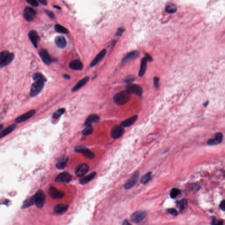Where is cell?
<instances>
[{
  "mask_svg": "<svg viewBox=\"0 0 225 225\" xmlns=\"http://www.w3.org/2000/svg\"><path fill=\"white\" fill-rule=\"evenodd\" d=\"M131 93L127 90L120 91L114 95L113 101L117 105H121L125 104L128 102L130 98Z\"/></svg>",
  "mask_w": 225,
  "mask_h": 225,
  "instance_id": "obj_1",
  "label": "cell"
},
{
  "mask_svg": "<svg viewBox=\"0 0 225 225\" xmlns=\"http://www.w3.org/2000/svg\"><path fill=\"white\" fill-rule=\"evenodd\" d=\"M45 82V81H35L31 88L30 96L33 97L37 96L43 89Z\"/></svg>",
  "mask_w": 225,
  "mask_h": 225,
  "instance_id": "obj_2",
  "label": "cell"
},
{
  "mask_svg": "<svg viewBox=\"0 0 225 225\" xmlns=\"http://www.w3.org/2000/svg\"><path fill=\"white\" fill-rule=\"evenodd\" d=\"M35 204L38 208H42L45 201V192L41 190L38 191L34 196Z\"/></svg>",
  "mask_w": 225,
  "mask_h": 225,
  "instance_id": "obj_3",
  "label": "cell"
},
{
  "mask_svg": "<svg viewBox=\"0 0 225 225\" xmlns=\"http://www.w3.org/2000/svg\"><path fill=\"white\" fill-rule=\"evenodd\" d=\"M75 151L77 153H81L83 155L89 159H93L95 157V154L89 149L84 146H80L76 147Z\"/></svg>",
  "mask_w": 225,
  "mask_h": 225,
  "instance_id": "obj_4",
  "label": "cell"
},
{
  "mask_svg": "<svg viewBox=\"0 0 225 225\" xmlns=\"http://www.w3.org/2000/svg\"><path fill=\"white\" fill-rule=\"evenodd\" d=\"M146 215L147 213L145 211H137L132 214L130 220L134 223H139L145 219Z\"/></svg>",
  "mask_w": 225,
  "mask_h": 225,
  "instance_id": "obj_5",
  "label": "cell"
},
{
  "mask_svg": "<svg viewBox=\"0 0 225 225\" xmlns=\"http://www.w3.org/2000/svg\"><path fill=\"white\" fill-rule=\"evenodd\" d=\"M139 176V171H137L134 172L132 176L127 181L126 183L124 185V188L125 190H129V189L133 187L138 182Z\"/></svg>",
  "mask_w": 225,
  "mask_h": 225,
  "instance_id": "obj_6",
  "label": "cell"
},
{
  "mask_svg": "<svg viewBox=\"0 0 225 225\" xmlns=\"http://www.w3.org/2000/svg\"><path fill=\"white\" fill-rule=\"evenodd\" d=\"M125 129L121 126H115L111 130V137L113 139H118L123 135Z\"/></svg>",
  "mask_w": 225,
  "mask_h": 225,
  "instance_id": "obj_7",
  "label": "cell"
},
{
  "mask_svg": "<svg viewBox=\"0 0 225 225\" xmlns=\"http://www.w3.org/2000/svg\"><path fill=\"white\" fill-rule=\"evenodd\" d=\"M126 90L129 91L130 93L134 94L136 96H141L142 95V88L135 84H129L126 87Z\"/></svg>",
  "mask_w": 225,
  "mask_h": 225,
  "instance_id": "obj_8",
  "label": "cell"
},
{
  "mask_svg": "<svg viewBox=\"0 0 225 225\" xmlns=\"http://www.w3.org/2000/svg\"><path fill=\"white\" fill-rule=\"evenodd\" d=\"M71 175L67 172H62L58 175L55 179V182L57 183H67L71 181Z\"/></svg>",
  "mask_w": 225,
  "mask_h": 225,
  "instance_id": "obj_9",
  "label": "cell"
},
{
  "mask_svg": "<svg viewBox=\"0 0 225 225\" xmlns=\"http://www.w3.org/2000/svg\"><path fill=\"white\" fill-rule=\"evenodd\" d=\"M49 195L53 199L57 200L63 197L64 194L63 192L60 191L55 187L51 186L49 190Z\"/></svg>",
  "mask_w": 225,
  "mask_h": 225,
  "instance_id": "obj_10",
  "label": "cell"
},
{
  "mask_svg": "<svg viewBox=\"0 0 225 225\" xmlns=\"http://www.w3.org/2000/svg\"><path fill=\"white\" fill-rule=\"evenodd\" d=\"M36 16L35 11L30 7H27L25 8L23 12V16L26 21L30 22L32 21Z\"/></svg>",
  "mask_w": 225,
  "mask_h": 225,
  "instance_id": "obj_11",
  "label": "cell"
},
{
  "mask_svg": "<svg viewBox=\"0 0 225 225\" xmlns=\"http://www.w3.org/2000/svg\"><path fill=\"white\" fill-rule=\"evenodd\" d=\"M35 113H36V111L35 110H31L30 111L16 118L15 120V122L16 123H20L24 122L32 117Z\"/></svg>",
  "mask_w": 225,
  "mask_h": 225,
  "instance_id": "obj_12",
  "label": "cell"
},
{
  "mask_svg": "<svg viewBox=\"0 0 225 225\" xmlns=\"http://www.w3.org/2000/svg\"><path fill=\"white\" fill-rule=\"evenodd\" d=\"M89 166L86 163L79 165L76 170L75 174L77 177H82L88 171Z\"/></svg>",
  "mask_w": 225,
  "mask_h": 225,
  "instance_id": "obj_13",
  "label": "cell"
},
{
  "mask_svg": "<svg viewBox=\"0 0 225 225\" xmlns=\"http://www.w3.org/2000/svg\"><path fill=\"white\" fill-rule=\"evenodd\" d=\"M39 54L43 62L47 65H49L51 63V57L48 52L46 49H42L40 50Z\"/></svg>",
  "mask_w": 225,
  "mask_h": 225,
  "instance_id": "obj_14",
  "label": "cell"
},
{
  "mask_svg": "<svg viewBox=\"0 0 225 225\" xmlns=\"http://www.w3.org/2000/svg\"><path fill=\"white\" fill-rule=\"evenodd\" d=\"M28 37L34 47H38V43L40 41V38L38 33L35 30H31L29 33Z\"/></svg>",
  "mask_w": 225,
  "mask_h": 225,
  "instance_id": "obj_15",
  "label": "cell"
},
{
  "mask_svg": "<svg viewBox=\"0 0 225 225\" xmlns=\"http://www.w3.org/2000/svg\"><path fill=\"white\" fill-rule=\"evenodd\" d=\"M223 135L222 133L218 132L215 134L214 139H210L207 142V145L213 146L219 144L222 142Z\"/></svg>",
  "mask_w": 225,
  "mask_h": 225,
  "instance_id": "obj_16",
  "label": "cell"
},
{
  "mask_svg": "<svg viewBox=\"0 0 225 225\" xmlns=\"http://www.w3.org/2000/svg\"><path fill=\"white\" fill-rule=\"evenodd\" d=\"M99 117L96 114H91L89 115L85 120L84 125L85 126H91L92 123H97L99 121Z\"/></svg>",
  "mask_w": 225,
  "mask_h": 225,
  "instance_id": "obj_17",
  "label": "cell"
},
{
  "mask_svg": "<svg viewBox=\"0 0 225 225\" xmlns=\"http://www.w3.org/2000/svg\"><path fill=\"white\" fill-rule=\"evenodd\" d=\"M14 54L12 53H8L0 63V67H3L8 65L14 59Z\"/></svg>",
  "mask_w": 225,
  "mask_h": 225,
  "instance_id": "obj_18",
  "label": "cell"
},
{
  "mask_svg": "<svg viewBox=\"0 0 225 225\" xmlns=\"http://www.w3.org/2000/svg\"><path fill=\"white\" fill-rule=\"evenodd\" d=\"M137 119H138V116L137 115H134V116H132V117L122 121L120 123V125L123 127H128L131 126L135 123Z\"/></svg>",
  "mask_w": 225,
  "mask_h": 225,
  "instance_id": "obj_19",
  "label": "cell"
},
{
  "mask_svg": "<svg viewBox=\"0 0 225 225\" xmlns=\"http://www.w3.org/2000/svg\"><path fill=\"white\" fill-rule=\"evenodd\" d=\"M55 45L59 48H63L66 47L67 45L66 39L62 36H57L54 39Z\"/></svg>",
  "mask_w": 225,
  "mask_h": 225,
  "instance_id": "obj_20",
  "label": "cell"
},
{
  "mask_svg": "<svg viewBox=\"0 0 225 225\" xmlns=\"http://www.w3.org/2000/svg\"><path fill=\"white\" fill-rule=\"evenodd\" d=\"M68 208V205L65 204L56 205L54 208V212L57 214H62L64 213Z\"/></svg>",
  "mask_w": 225,
  "mask_h": 225,
  "instance_id": "obj_21",
  "label": "cell"
},
{
  "mask_svg": "<svg viewBox=\"0 0 225 225\" xmlns=\"http://www.w3.org/2000/svg\"><path fill=\"white\" fill-rule=\"evenodd\" d=\"M139 56V53L137 51H132L128 53L122 59V62L123 63H126L132 59H136Z\"/></svg>",
  "mask_w": 225,
  "mask_h": 225,
  "instance_id": "obj_22",
  "label": "cell"
},
{
  "mask_svg": "<svg viewBox=\"0 0 225 225\" xmlns=\"http://www.w3.org/2000/svg\"><path fill=\"white\" fill-rule=\"evenodd\" d=\"M106 50L105 49H103L100 52H99L97 55L95 57L94 59L91 62L90 64L91 67H93L96 65L100 61H101L103 59L105 54H106Z\"/></svg>",
  "mask_w": 225,
  "mask_h": 225,
  "instance_id": "obj_23",
  "label": "cell"
},
{
  "mask_svg": "<svg viewBox=\"0 0 225 225\" xmlns=\"http://www.w3.org/2000/svg\"><path fill=\"white\" fill-rule=\"evenodd\" d=\"M89 80V77L88 76H86V77H85L80 80L72 89L71 91H72V92H75V91H77V90L80 89L88 82Z\"/></svg>",
  "mask_w": 225,
  "mask_h": 225,
  "instance_id": "obj_24",
  "label": "cell"
},
{
  "mask_svg": "<svg viewBox=\"0 0 225 225\" xmlns=\"http://www.w3.org/2000/svg\"><path fill=\"white\" fill-rule=\"evenodd\" d=\"M69 67L74 70H81L83 68V65L79 60L76 59L69 63Z\"/></svg>",
  "mask_w": 225,
  "mask_h": 225,
  "instance_id": "obj_25",
  "label": "cell"
},
{
  "mask_svg": "<svg viewBox=\"0 0 225 225\" xmlns=\"http://www.w3.org/2000/svg\"><path fill=\"white\" fill-rule=\"evenodd\" d=\"M96 175V172H92L89 175L81 178L79 181V183L81 185H84L88 183L93 179Z\"/></svg>",
  "mask_w": 225,
  "mask_h": 225,
  "instance_id": "obj_26",
  "label": "cell"
},
{
  "mask_svg": "<svg viewBox=\"0 0 225 225\" xmlns=\"http://www.w3.org/2000/svg\"><path fill=\"white\" fill-rule=\"evenodd\" d=\"M147 60L145 57L143 58L141 61V63L140 68L139 71V76L140 77L143 76L145 74L147 68Z\"/></svg>",
  "mask_w": 225,
  "mask_h": 225,
  "instance_id": "obj_27",
  "label": "cell"
},
{
  "mask_svg": "<svg viewBox=\"0 0 225 225\" xmlns=\"http://www.w3.org/2000/svg\"><path fill=\"white\" fill-rule=\"evenodd\" d=\"M188 202L185 199H182L176 202L177 207L181 212L184 211L187 207Z\"/></svg>",
  "mask_w": 225,
  "mask_h": 225,
  "instance_id": "obj_28",
  "label": "cell"
},
{
  "mask_svg": "<svg viewBox=\"0 0 225 225\" xmlns=\"http://www.w3.org/2000/svg\"><path fill=\"white\" fill-rule=\"evenodd\" d=\"M16 127V125L13 124V125H11L9 126L7 128H5V129H4L3 131H2L0 133V139H1L3 137H4V136L8 135L9 134L11 133V132H13L15 130Z\"/></svg>",
  "mask_w": 225,
  "mask_h": 225,
  "instance_id": "obj_29",
  "label": "cell"
},
{
  "mask_svg": "<svg viewBox=\"0 0 225 225\" xmlns=\"http://www.w3.org/2000/svg\"><path fill=\"white\" fill-rule=\"evenodd\" d=\"M68 157L67 156H64L63 158L61 159L56 164V167L59 169H63L67 166L68 161Z\"/></svg>",
  "mask_w": 225,
  "mask_h": 225,
  "instance_id": "obj_30",
  "label": "cell"
},
{
  "mask_svg": "<svg viewBox=\"0 0 225 225\" xmlns=\"http://www.w3.org/2000/svg\"><path fill=\"white\" fill-rule=\"evenodd\" d=\"M152 178V173L150 172H148L141 178V183L143 185L146 184L151 180Z\"/></svg>",
  "mask_w": 225,
  "mask_h": 225,
  "instance_id": "obj_31",
  "label": "cell"
},
{
  "mask_svg": "<svg viewBox=\"0 0 225 225\" xmlns=\"http://www.w3.org/2000/svg\"><path fill=\"white\" fill-rule=\"evenodd\" d=\"M34 204H35L34 197V196H33V197H31L30 198L28 199L27 200L24 201L23 204V206H22V208H27V207H29L33 205Z\"/></svg>",
  "mask_w": 225,
  "mask_h": 225,
  "instance_id": "obj_32",
  "label": "cell"
},
{
  "mask_svg": "<svg viewBox=\"0 0 225 225\" xmlns=\"http://www.w3.org/2000/svg\"><path fill=\"white\" fill-rule=\"evenodd\" d=\"M54 30L57 32L62 33H68L67 30L60 25L56 24L54 26Z\"/></svg>",
  "mask_w": 225,
  "mask_h": 225,
  "instance_id": "obj_33",
  "label": "cell"
},
{
  "mask_svg": "<svg viewBox=\"0 0 225 225\" xmlns=\"http://www.w3.org/2000/svg\"><path fill=\"white\" fill-rule=\"evenodd\" d=\"M33 78L34 81H43L45 82L46 81L45 77L41 73H34L33 75Z\"/></svg>",
  "mask_w": 225,
  "mask_h": 225,
  "instance_id": "obj_34",
  "label": "cell"
},
{
  "mask_svg": "<svg viewBox=\"0 0 225 225\" xmlns=\"http://www.w3.org/2000/svg\"><path fill=\"white\" fill-rule=\"evenodd\" d=\"M181 193V191L177 188H173L171 191L170 195L171 198H175L178 196L180 195Z\"/></svg>",
  "mask_w": 225,
  "mask_h": 225,
  "instance_id": "obj_35",
  "label": "cell"
},
{
  "mask_svg": "<svg viewBox=\"0 0 225 225\" xmlns=\"http://www.w3.org/2000/svg\"><path fill=\"white\" fill-rule=\"evenodd\" d=\"M166 11L169 13H173L175 12L177 8L175 5L173 4H168L166 7Z\"/></svg>",
  "mask_w": 225,
  "mask_h": 225,
  "instance_id": "obj_36",
  "label": "cell"
},
{
  "mask_svg": "<svg viewBox=\"0 0 225 225\" xmlns=\"http://www.w3.org/2000/svg\"><path fill=\"white\" fill-rule=\"evenodd\" d=\"M93 131V129L91 126H87L82 131V134L84 135H88L91 134Z\"/></svg>",
  "mask_w": 225,
  "mask_h": 225,
  "instance_id": "obj_37",
  "label": "cell"
},
{
  "mask_svg": "<svg viewBox=\"0 0 225 225\" xmlns=\"http://www.w3.org/2000/svg\"><path fill=\"white\" fill-rule=\"evenodd\" d=\"M65 112V109L63 108L59 109L58 110L56 111L54 113L53 117L54 119H57L61 116Z\"/></svg>",
  "mask_w": 225,
  "mask_h": 225,
  "instance_id": "obj_38",
  "label": "cell"
},
{
  "mask_svg": "<svg viewBox=\"0 0 225 225\" xmlns=\"http://www.w3.org/2000/svg\"><path fill=\"white\" fill-rule=\"evenodd\" d=\"M167 212L168 213L171 215H173V216H177L178 214V212L177 211L174 209V208H170V209H168L167 210Z\"/></svg>",
  "mask_w": 225,
  "mask_h": 225,
  "instance_id": "obj_39",
  "label": "cell"
},
{
  "mask_svg": "<svg viewBox=\"0 0 225 225\" xmlns=\"http://www.w3.org/2000/svg\"><path fill=\"white\" fill-rule=\"evenodd\" d=\"M26 1L32 6L34 7L38 6V3L36 0H26Z\"/></svg>",
  "mask_w": 225,
  "mask_h": 225,
  "instance_id": "obj_40",
  "label": "cell"
},
{
  "mask_svg": "<svg viewBox=\"0 0 225 225\" xmlns=\"http://www.w3.org/2000/svg\"><path fill=\"white\" fill-rule=\"evenodd\" d=\"M159 78H158V77H156H156H154V85L155 88H156L157 89V88H159Z\"/></svg>",
  "mask_w": 225,
  "mask_h": 225,
  "instance_id": "obj_41",
  "label": "cell"
},
{
  "mask_svg": "<svg viewBox=\"0 0 225 225\" xmlns=\"http://www.w3.org/2000/svg\"><path fill=\"white\" fill-rule=\"evenodd\" d=\"M8 52H9L7 51H3L0 52V63L1 62L4 58Z\"/></svg>",
  "mask_w": 225,
  "mask_h": 225,
  "instance_id": "obj_42",
  "label": "cell"
},
{
  "mask_svg": "<svg viewBox=\"0 0 225 225\" xmlns=\"http://www.w3.org/2000/svg\"><path fill=\"white\" fill-rule=\"evenodd\" d=\"M124 31H125V29L123 28H120L118 29L117 30V32H116V36H121L122 35V33H124Z\"/></svg>",
  "mask_w": 225,
  "mask_h": 225,
  "instance_id": "obj_43",
  "label": "cell"
},
{
  "mask_svg": "<svg viewBox=\"0 0 225 225\" xmlns=\"http://www.w3.org/2000/svg\"><path fill=\"white\" fill-rule=\"evenodd\" d=\"M45 12L46 13L47 15L48 16L50 17L51 18H54L55 16H54V13H53L52 12V11H50L49 10H45Z\"/></svg>",
  "mask_w": 225,
  "mask_h": 225,
  "instance_id": "obj_44",
  "label": "cell"
},
{
  "mask_svg": "<svg viewBox=\"0 0 225 225\" xmlns=\"http://www.w3.org/2000/svg\"><path fill=\"white\" fill-rule=\"evenodd\" d=\"M134 77H129V78H127V79H126L125 81V82L126 83H128V84H131V83H132V82L133 81H134Z\"/></svg>",
  "mask_w": 225,
  "mask_h": 225,
  "instance_id": "obj_45",
  "label": "cell"
},
{
  "mask_svg": "<svg viewBox=\"0 0 225 225\" xmlns=\"http://www.w3.org/2000/svg\"><path fill=\"white\" fill-rule=\"evenodd\" d=\"M220 207L221 209L223 211H225V200H223L221 201V203L220 204Z\"/></svg>",
  "mask_w": 225,
  "mask_h": 225,
  "instance_id": "obj_46",
  "label": "cell"
},
{
  "mask_svg": "<svg viewBox=\"0 0 225 225\" xmlns=\"http://www.w3.org/2000/svg\"><path fill=\"white\" fill-rule=\"evenodd\" d=\"M145 58L147 60V61L151 62L152 61V58L148 54H145Z\"/></svg>",
  "mask_w": 225,
  "mask_h": 225,
  "instance_id": "obj_47",
  "label": "cell"
},
{
  "mask_svg": "<svg viewBox=\"0 0 225 225\" xmlns=\"http://www.w3.org/2000/svg\"><path fill=\"white\" fill-rule=\"evenodd\" d=\"M38 1L42 5H46L47 4V1L46 0H38Z\"/></svg>",
  "mask_w": 225,
  "mask_h": 225,
  "instance_id": "obj_48",
  "label": "cell"
},
{
  "mask_svg": "<svg viewBox=\"0 0 225 225\" xmlns=\"http://www.w3.org/2000/svg\"><path fill=\"white\" fill-rule=\"evenodd\" d=\"M63 77H64L65 79H67V80L70 79V76L68 74H64V75H63Z\"/></svg>",
  "mask_w": 225,
  "mask_h": 225,
  "instance_id": "obj_49",
  "label": "cell"
},
{
  "mask_svg": "<svg viewBox=\"0 0 225 225\" xmlns=\"http://www.w3.org/2000/svg\"><path fill=\"white\" fill-rule=\"evenodd\" d=\"M122 224L123 225H130V223H129V222H128V221H127L125 220L124 221H123V223H122Z\"/></svg>",
  "mask_w": 225,
  "mask_h": 225,
  "instance_id": "obj_50",
  "label": "cell"
},
{
  "mask_svg": "<svg viewBox=\"0 0 225 225\" xmlns=\"http://www.w3.org/2000/svg\"><path fill=\"white\" fill-rule=\"evenodd\" d=\"M208 102H208V101H207V102H206L205 103H204V106H206L207 105H208Z\"/></svg>",
  "mask_w": 225,
  "mask_h": 225,
  "instance_id": "obj_51",
  "label": "cell"
},
{
  "mask_svg": "<svg viewBox=\"0 0 225 225\" xmlns=\"http://www.w3.org/2000/svg\"><path fill=\"white\" fill-rule=\"evenodd\" d=\"M3 127V125H2V124H1V125H0V130H1V129H2Z\"/></svg>",
  "mask_w": 225,
  "mask_h": 225,
  "instance_id": "obj_52",
  "label": "cell"
},
{
  "mask_svg": "<svg viewBox=\"0 0 225 225\" xmlns=\"http://www.w3.org/2000/svg\"><path fill=\"white\" fill-rule=\"evenodd\" d=\"M54 8H56L59 9H60V8H59V7H58V6H54Z\"/></svg>",
  "mask_w": 225,
  "mask_h": 225,
  "instance_id": "obj_53",
  "label": "cell"
}]
</instances>
